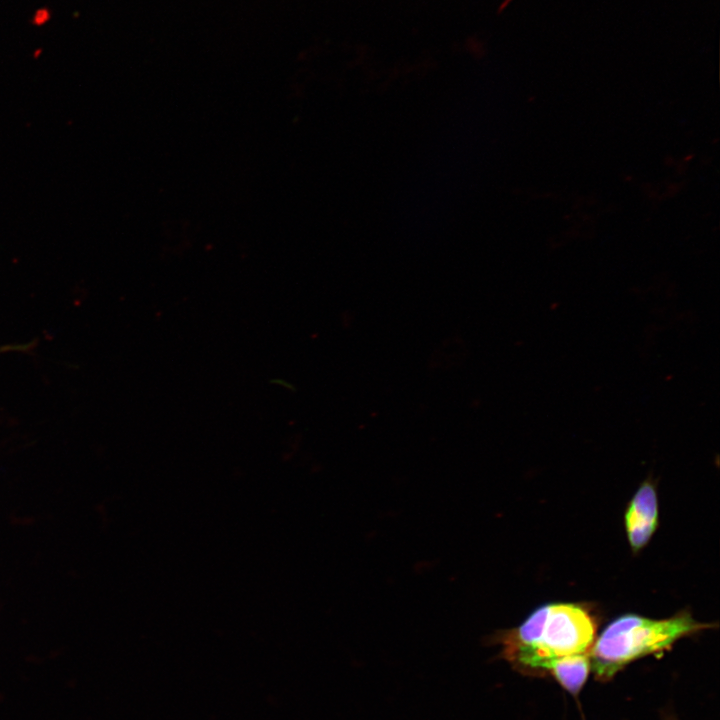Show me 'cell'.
<instances>
[{
  "label": "cell",
  "instance_id": "6da1fadb",
  "mask_svg": "<svg viewBox=\"0 0 720 720\" xmlns=\"http://www.w3.org/2000/svg\"><path fill=\"white\" fill-rule=\"evenodd\" d=\"M596 624L582 607L553 603L534 611L517 628L498 632L489 642L501 645L500 656L527 674L547 671L565 657L590 654Z\"/></svg>",
  "mask_w": 720,
  "mask_h": 720
},
{
  "label": "cell",
  "instance_id": "7a4b0ae2",
  "mask_svg": "<svg viewBox=\"0 0 720 720\" xmlns=\"http://www.w3.org/2000/svg\"><path fill=\"white\" fill-rule=\"evenodd\" d=\"M706 627L688 613L661 620L621 616L594 641L590 651L591 669L598 679L610 680L630 662L664 651L680 638Z\"/></svg>",
  "mask_w": 720,
  "mask_h": 720
},
{
  "label": "cell",
  "instance_id": "3957f363",
  "mask_svg": "<svg viewBox=\"0 0 720 720\" xmlns=\"http://www.w3.org/2000/svg\"><path fill=\"white\" fill-rule=\"evenodd\" d=\"M658 503L654 486L644 482L630 501L625 513L628 541L637 551L644 547L657 527Z\"/></svg>",
  "mask_w": 720,
  "mask_h": 720
},
{
  "label": "cell",
  "instance_id": "277c9868",
  "mask_svg": "<svg viewBox=\"0 0 720 720\" xmlns=\"http://www.w3.org/2000/svg\"><path fill=\"white\" fill-rule=\"evenodd\" d=\"M591 670L590 654L575 655L556 661L549 672L559 684L578 695Z\"/></svg>",
  "mask_w": 720,
  "mask_h": 720
},
{
  "label": "cell",
  "instance_id": "5b68a950",
  "mask_svg": "<svg viewBox=\"0 0 720 720\" xmlns=\"http://www.w3.org/2000/svg\"><path fill=\"white\" fill-rule=\"evenodd\" d=\"M31 347V344H16L0 346V354L13 351H25Z\"/></svg>",
  "mask_w": 720,
  "mask_h": 720
}]
</instances>
